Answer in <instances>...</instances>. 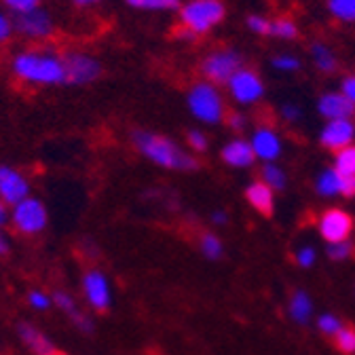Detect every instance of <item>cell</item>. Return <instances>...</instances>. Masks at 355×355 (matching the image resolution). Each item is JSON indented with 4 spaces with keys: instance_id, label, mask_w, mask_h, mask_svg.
Masks as SVG:
<instances>
[{
    "instance_id": "6da1fadb",
    "label": "cell",
    "mask_w": 355,
    "mask_h": 355,
    "mask_svg": "<svg viewBox=\"0 0 355 355\" xmlns=\"http://www.w3.org/2000/svg\"><path fill=\"white\" fill-rule=\"evenodd\" d=\"M13 74L30 85L38 87H58L66 85V66L64 55L53 53L51 49H26L11 60Z\"/></svg>"
},
{
    "instance_id": "7a4b0ae2",
    "label": "cell",
    "mask_w": 355,
    "mask_h": 355,
    "mask_svg": "<svg viewBox=\"0 0 355 355\" xmlns=\"http://www.w3.org/2000/svg\"><path fill=\"white\" fill-rule=\"evenodd\" d=\"M131 140H133V146L159 167L178 169V171H195L199 167L195 157L187 155L173 140L163 138L159 133L138 129L131 133Z\"/></svg>"
},
{
    "instance_id": "3957f363",
    "label": "cell",
    "mask_w": 355,
    "mask_h": 355,
    "mask_svg": "<svg viewBox=\"0 0 355 355\" xmlns=\"http://www.w3.org/2000/svg\"><path fill=\"white\" fill-rule=\"evenodd\" d=\"M225 17V5L220 0H191L180 7V21L193 34H205Z\"/></svg>"
},
{
    "instance_id": "277c9868",
    "label": "cell",
    "mask_w": 355,
    "mask_h": 355,
    "mask_svg": "<svg viewBox=\"0 0 355 355\" xmlns=\"http://www.w3.org/2000/svg\"><path fill=\"white\" fill-rule=\"evenodd\" d=\"M47 207L38 197H28L11 207V225L21 235H38L47 227Z\"/></svg>"
},
{
    "instance_id": "5b68a950",
    "label": "cell",
    "mask_w": 355,
    "mask_h": 355,
    "mask_svg": "<svg viewBox=\"0 0 355 355\" xmlns=\"http://www.w3.org/2000/svg\"><path fill=\"white\" fill-rule=\"evenodd\" d=\"M187 104H189V110L197 119H201L203 123H209V125L222 121V116H225L222 100L214 89V85H209V83H197L189 92Z\"/></svg>"
},
{
    "instance_id": "8992f818",
    "label": "cell",
    "mask_w": 355,
    "mask_h": 355,
    "mask_svg": "<svg viewBox=\"0 0 355 355\" xmlns=\"http://www.w3.org/2000/svg\"><path fill=\"white\" fill-rule=\"evenodd\" d=\"M64 66H66V85L70 87L89 85L102 76V64L89 53L70 51L64 55Z\"/></svg>"
},
{
    "instance_id": "52a82bcc",
    "label": "cell",
    "mask_w": 355,
    "mask_h": 355,
    "mask_svg": "<svg viewBox=\"0 0 355 355\" xmlns=\"http://www.w3.org/2000/svg\"><path fill=\"white\" fill-rule=\"evenodd\" d=\"M241 70V55L237 51H216L207 55L201 64V72L211 83H229L233 74Z\"/></svg>"
},
{
    "instance_id": "ba28073f",
    "label": "cell",
    "mask_w": 355,
    "mask_h": 355,
    "mask_svg": "<svg viewBox=\"0 0 355 355\" xmlns=\"http://www.w3.org/2000/svg\"><path fill=\"white\" fill-rule=\"evenodd\" d=\"M80 286H83V294H85V300L87 304L92 306L94 311H108L110 304H112V290H110V282L108 277L98 271V269H92L87 271L80 279Z\"/></svg>"
},
{
    "instance_id": "9c48e42d",
    "label": "cell",
    "mask_w": 355,
    "mask_h": 355,
    "mask_svg": "<svg viewBox=\"0 0 355 355\" xmlns=\"http://www.w3.org/2000/svg\"><path fill=\"white\" fill-rule=\"evenodd\" d=\"M13 28L17 34L26 36V38H34V40H44L53 34V19L44 9H34L21 15H15L13 19Z\"/></svg>"
},
{
    "instance_id": "30bf717a",
    "label": "cell",
    "mask_w": 355,
    "mask_h": 355,
    "mask_svg": "<svg viewBox=\"0 0 355 355\" xmlns=\"http://www.w3.org/2000/svg\"><path fill=\"white\" fill-rule=\"evenodd\" d=\"M28 197H30L28 178L11 165H0V199L13 207Z\"/></svg>"
},
{
    "instance_id": "8fae6325",
    "label": "cell",
    "mask_w": 355,
    "mask_h": 355,
    "mask_svg": "<svg viewBox=\"0 0 355 355\" xmlns=\"http://www.w3.org/2000/svg\"><path fill=\"white\" fill-rule=\"evenodd\" d=\"M229 89H231V96L241 104H254L264 94V85H262L260 76L256 72L243 70V68L237 74H233V78L229 80Z\"/></svg>"
},
{
    "instance_id": "7c38bea8",
    "label": "cell",
    "mask_w": 355,
    "mask_h": 355,
    "mask_svg": "<svg viewBox=\"0 0 355 355\" xmlns=\"http://www.w3.org/2000/svg\"><path fill=\"white\" fill-rule=\"evenodd\" d=\"M353 231V218L343 209H326L320 218V233L328 243L347 241Z\"/></svg>"
},
{
    "instance_id": "4fadbf2b",
    "label": "cell",
    "mask_w": 355,
    "mask_h": 355,
    "mask_svg": "<svg viewBox=\"0 0 355 355\" xmlns=\"http://www.w3.org/2000/svg\"><path fill=\"white\" fill-rule=\"evenodd\" d=\"M355 136V127L349 119H340V121H330L322 133H320V142L322 146L330 148V150H343L351 144Z\"/></svg>"
},
{
    "instance_id": "5bb4252c",
    "label": "cell",
    "mask_w": 355,
    "mask_h": 355,
    "mask_svg": "<svg viewBox=\"0 0 355 355\" xmlns=\"http://www.w3.org/2000/svg\"><path fill=\"white\" fill-rule=\"evenodd\" d=\"M252 148L258 159H262L266 163H273L282 153V142L271 127H260V129H256L254 138H252Z\"/></svg>"
},
{
    "instance_id": "9a60e30c",
    "label": "cell",
    "mask_w": 355,
    "mask_h": 355,
    "mask_svg": "<svg viewBox=\"0 0 355 355\" xmlns=\"http://www.w3.org/2000/svg\"><path fill=\"white\" fill-rule=\"evenodd\" d=\"M17 334H19L21 343H24L34 355H53V353L58 351L47 334H44L42 330H38L36 326L28 324V322H21V324L17 326Z\"/></svg>"
},
{
    "instance_id": "2e32d148",
    "label": "cell",
    "mask_w": 355,
    "mask_h": 355,
    "mask_svg": "<svg viewBox=\"0 0 355 355\" xmlns=\"http://www.w3.org/2000/svg\"><path fill=\"white\" fill-rule=\"evenodd\" d=\"M318 110L330 121H340V119H351L353 116L355 104L343 94H326V96L320 98Z\"/></svg>"
},
{
    "instance_id": "e0dca14e",
    "label": "cell",
    "mask_w": 355,
    "mask_h": 355,
    "mask_svg": "<svg viewBox=\"0 0 355 355\" xmlns=\"http://www.w3.org/2000/svg\"><path fill=\"white\" fill-rule=\"evenodd\" d=\"M248 203L262 216H273L275 211V197H273V189L264 182H252L245 191Z\"/></svg>"
},
{
    "instance_id": "ac0fdd59",
    "label": "cell",
    "mask_w": 355,
    "mask_h": 355,
    "mask_svg": "<svg viewBox=\"0 0 355 355\" xmlns=\"http://www.w3.org/2000/svg\"><path fill=\"white\" fill-rule=\"evenodd\" d=\"M222 161L231 167H250L256 161V155L245 140H233L222 148Z\"/></svg>"
},
{
    "instance_id": "d6986e66",
    "label": "cell",
    "mask_w": 355,
    "mask_h": 355,
    "mask_svg": "<svg viewBox=\"0 0 355 355\" xmlns=\"http://www.w3.org/2000/svg\"><path fill=\"white\" fill-rule=\"evenodd\" d=\"M311 313H313V302H311L306 292L298 290L292 296V300H290V315H292V320H296L298 324H306Z\"/></svg>"
},
{
    "instance_id": "ffe728a7",
    "label": "cell",
    "mask_w": 355,
    "mask_h": 355,
    "mask_svg": "<svg viewBox=\"0 0 355 355\" xmlns=\"http://www.w3.org/2000/svg\"><path fill=\"white\" fill-rule=\"evenodd\" d=\"M340 187H343V175L336 173L334 169H326L318 178V193L324 195V197L338 195L340 193Z\"/></svg>"
},
{
    "instance_id": "44dd1931",
    "label": "cell",
    "mask_w": 355,
    "mask_h": 355,
    "mask_svg": "<svg viewBox=\"0 0 355 355\" xmlns=\"http://www.w3.org/2000/svg\"><path fill=\"white\" fill-rule=\"evenodd\" d=\"M125 3L140 11H171L180 7V0H125Z\"/></svg>"
},
{
    "instance_id": "7402d4cb",
    "label": "cell",
    "mask_w": 355,
    "mask_h": 355,
    "mask_svg": "<svg viewBox=\"0 0 355 355\" xmlns=\"http://www.w3.org/2000/svg\"><path fill=\"white\" fill-rule=\"evenodd\" d=\"M334 171H338L345 178H355V146H347L338 150L334 161Z\"/></svg>"
},
{
    "instance_id": "603a6c76",
    "label": "cell",
    "mask_w": 355,
    "mask_h": 355,
    "mask_svg": "<svg viewBox=\"0 0 355 355\" xmlns=\"http://www.w3.org/2000/svg\"><path fill=\"white\" fill-rule=\"evenodd\" d=\"M311 55H313V62H315V66L320 70H324V72H332L334 70L336 60H334V55L330 53V49L326 47V44L315 42L313 47H311Z\"/></svg>"
},
{
    "instance_id": "cb8c5ba5",
    "label": "cell",
    "mask_w": 355,
    "mask_h": 355,
    "mask_svg": "<svg viewBox=\"0 0 355 355\" xmlns=\"http://www.w3.org/2000/svg\"><path fill=\"white\" fill-rule=\"evenodd\" d=\"M330 13L340 21H355V0H328Z\"/></svg>"
},
{
    "instance_id": "d4e9b609",
    "label": "cell",
    "mask_w": 355,
    "mask_h": 355,
    "mask_svg": "<svg viewBox=\"0 0 355 355\" xmlns=\"http://www.w3.org/2000/svg\"><path fill=\"white\" fill-rule=\"evenodd\" d=\"M262 182L269 184L273 191H282V189H286V175L277 165L266 163L264 169H262Z\"/></svg>"
},
{
    "instance_id": "484cf974",
    "label": "cell",
    "mask_w": 355,
    "mask_h": 355,
    "mask_svg": "<svg viewBox=\"0 0 355 355\" xmlns=\"http://www.w3.org/2000/svg\"><path fill=\"white\" fill-rule=\"evenodd\" d=\"M334 345L338 351L347 355H355V330L353 328H340L334 334Z\"/></svg>"
},
{
    "instance_id": "4316f807",
    "label": "cell",
    "mask_w": 355,
    "mask_h": 355,
    "mask_svg": "<svg viewBox=\"0 0 355 355\" xmlns=\"http://www.w3.org/2000/svg\"><path fill=\"white\" fill-rule=\"evenodd\" d=\"M53 306H58L62 313H66L68 315V320L74 315V313H78V304H76V300L68 294V292H62V290H58V292H53Z\"/></svg>"
},
{
    "instance_id": "83f0119b",
    "label": "cell",
    "mask_w": 355,
    "mask_h": 355,
    "mask_svg": "<svg viewBox=\"0 0 355 355\" xmlns=\"http://www.w3.org/2000/svg\"><path fill=\"white\" fill-rule=\"evenodd\" d=\"M271 36L292 40V38L298 36V28H296V24L290 21V19H277V21H271Z\"/></svg>"
},
{
    "instance_id": "f1b7e54d",
    "label": "cell",
    "mask_w": 355,
    "mask_h": 355,
    "mask_svg": "<svg viewBox=\"0 0 355 355\" xmlns=\"http://www.w3.org/2000/svg\"><path fill=\"white\" fill-rule=\"evenodd\" d=\"M201 252H203V256L205 258H209V260H218L220 256H222V243H220V239L216 237V235H211V233H205L203 237H201Z\"/></svg>"
},
{
    "instance_id": "f546056e",
    "label": "cell",
    "mask_w": 355,
    "mask_h": 355,
    "mask_svg": "<svg viewBox=\"0 0 355 355\" xmlns=\"http://www.w3.org/2000/svg\"><path fill=\"white\" fill-rule=\"evenodd\" d=\"M28 304L36 311H47L53 306V298L49 294H44L42 290H30L28 292Z\"/></svg>"
},
{
    "instance_id": "4dcf8cb0",
    "label": "cell",
    "mask_w": 355,
    "mask_h": 355,
    "mask_svg": "<svg viewBox=\"0 0 355 355\" xmlns=\"http://www.w3.org/2000/svg\"><path fill=\"white\" fill-rule=\"evenodd\" d=\"M5 7L15 13V15H21V13H28V11H34L38 9L40 5V0H3Z\"/></svg>"
},
{
    "instance_id": "1f68e13d",
    "label": "cell",
    "mask_w": 355,
    "mask_h": 355,
    "mask_svg": "<svg viewBox=\"0 0 355 355\" xmlns=\"http://www.w3.org/2000/svg\"><path fill=\"white\" fill-rule=\"evenodd\" d=\"M326 252H328V256H330L332 260H345V258L351 256L353 245H351L349 241H338V243H330Z\"/></svg>"
},
{
    "instance_id": "d6a6232c",
    "label": "cell",
    "mask_w": 355,
    "mask_h": 355,
    "mask_svg": "<svg viewBox=\"0 0 355 355\" xmlns=\"http://www.w3.org/2000/svg\"><path fill=\"white\" fill-rule=\"evenodd\" d=\"M318 326H320V330L322 332H326V334H336L340 328H343V324H340V320L338 318H334L332 313H324L320 320H318Z\"/></svg>"
},
{
    "instance_id": "836d02e7",
    "label": "cell",
    "mask_w": 355,
    "mask_h": 355,
    "mask_svg": "<svg viewBox=\"0 0 355 355\" xmlns=\"http://www.w3.org/2000/svg\"><path fill=\"white\" fill-rule=\"evenodd\" d=\"M248 26L250 30H254L256 34H271V21H266L260 15H252L248 17Z\"/></svg>"
},
{
    "instance_id": "e575fe53",
    "label": "cell",
    "mask_w": 355,
    "mask_h": 355,
    "mask_svg": "<svg viewBox=\"0 0 355 355\" xmlns=\"http://www.w3.org/2000/svg\"><path fill=\"white\" fill-rule=\"evenodd\" d=\"M273 66L277 70H284V72H294V70L300 68V62L296 58H292V55H282V58L273 60Z\"/></svg>"
},
{
    "instance_id": "d590c367",
    "label": "cell",
    "mask_w": 355,
    "mask_h": 355,
    "mask_svg": "<svg viewBox=\"0 0 355 355\" xmlns=\"http://www.w3.org/2000/svg\"><path fill=\"white\" fill-rule=\"evenodd\" d=\"M15 28H13V19H9V15H5L0 11V42H7L13 36Z\"/></svg>"
},
{
    "instance_id": "8d00e7d4",
    "label": "cell",
    "mask_w": 355,
    "mask_h": 355,
    "mask_svg": "<svg viewBox=\"0 0 355 355\" xmlns=\"http://www.w3.org/2000/svg\"><path fill=\"white\" fill-rule=\"evenodd\" d=\"M296 260H298V264L300 266H304V269H309V266H313V262H315V250L313 248H300L298 250V254H296Z\"/></svg>"
},
{
    "instance_id": "74e56055",
    "label": "cell",
    "mask_w": 355,
    "mask_h": 355,
    "mask_svg": "<svg viewBox=\"0 0 355 355\" xmlns=\"http://www.w3.org/2000/svg\"><path fill=\"white\" fill-rule=\"evenodd\" d=\"M189 144H191V148L193 150H197V153H203L205 148H207V140H205V136L201 131H197V129H193L191 133H189Z\"/></svg>"
},
{
    "instance_id": "f35d334b",
    "label": "cell",
    "mask_w": 355,
    "mask_h": 355,
    "mask_svg": "<svg viewBox=\"0 0 355 355\" xmlns=\"http://www.w3.org/2000/svg\"><path fill=\"white\" fill-rule=\"evenodd\" d=\"M343 96H347L355 104V76H349L343 80Z\"/></svg>"
},
{
    "instance_id": "ab89813d",
    "label": "cell",
    "mask_w": 355,
    "mask_h": 355,
    "mask_svg": "<svg viewBox=\"0 0 355 355\" xmlns=\"http://www.w3.org/2000/svg\"><path fill=\"white\" fill-rule=\"evenodd\" d=\"M336 173H338V171H336ZM340 195H345V197H355V178H345V175H343Z\"/></svg>"
},
{
    "instance_id": "60d3db41",
    "label": "cell",
    "mask_w": 355,
    "mask_h": 355,
    "mask_svg": "<svg viewBox=\"0 0 355 355\" xmlns=\"http://www.w3.org/2000/svg\"><path fill=\"white\" fill-rule=\"evenodd\" d=\"M282 112H284V116H286L288 121H296V119L300 116V110H298V106H294V104H286V106L282 108Z\"/></svg>"
},
{
    "instance_id": "b9f144b4",
    "label": "cell",
    "mask_w": 355,
    "mask_h": 355,
    "mask_svg": "<svg viewBox=\"0 0 355 355\" xmlns=\"http://www.w3.org/2000/svg\"><path fill=\"white\" fill-rule=\"evenodd\" d=\"M11 220V211H9V205L3 201V199H0V229H3L5 225H7V222Z\"/></svg>"
},
{
    "instance_id": "7bdbcfd3",
    "label": "cell",
    "mask_w": 355,
    "mask_h": 355,
    "mask_svg": "<svg viewBox=\"0 0 355 355\" xmlns=\"http://www.w3.org/2000/svg\"><path fill=\"white\" fill-rule=\"evenodd\" d=\"M229 125H231V129L241 131V129L245 127V119H243L241 114H231V116H229Z\"/></svg>"
},
{
    "instance_id": "ee69618b",
    "label": "cell",
    "mask_w": 355,
    "mask_h": 355,
    "mask_svg": "<svg viewBox=\"0 0 355 355\" xmlns=\"http://www.w3.org/2000/svg\"><path fill=\"white\" fill-rule=\"evenodd\" d=\"M9 250H11V243H9V237L0 231V256H7L9 254Z\"/></svg>"
},
{
    "instance_id": "f6af8a7d",
    "label": "cell",
    "mask_w": 355,
    "mask_h": 355,
    "mask_svg": "<svg viewBox=\"0 0 355 355\" xmlns=\"http://www.w3.org/2000/svg\"><path fill=\"white\" fill-rule=\"evenodd\" d=\"M211 218H214L216 225H225V222H227V214L225 211H214Z\"/></svg>"
},
{
    "instance_id": "bcb514c9",
    "label": "cell",
    "mask_w": 355,
    "mask_h": 355,
    "mask_svg": "<svg viewBox=\"0 0 355 355\" xmlns=\"http://www.w3.org/2000/svg\"><path fill=\"white\" fill-rule=\"evenodd\" d=\"M76 5L85 7V5H96V3H102V0H74Z\"/></svg>"
},
{
    "instance_id": "7dc6e473",
    "label": "cell",
    "mask_w": 355,
    "mask_h": 355,
    "mask_svg": "<svg viewBox=\"0 0 355 355\" xmlns=\"http://www.w3.org/2000/svg\"><path fill=\"white\" fill-rule=\"evenodd\" d=\"M53 355H68V353H62V351H55Z\"/></svg>"
}]
</instances>
